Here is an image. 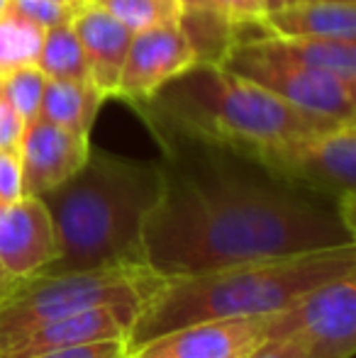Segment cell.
Here are the masks:
<instances>
[{
	"label": "cell",
	"mask_w": 356,
	"mask_h": 358,
	"mask_svg": "<svg viewBox=\"0 0 356 358\" xmlns=\"http://www.w3.org/2000/svg\"><path fill=\"white\" fill-rule=\"evenodd\" d=\"M164 149L162 193L142 229L162 278L356 244L337 203L276 173L249 151L147 120Z\"/></svg>",
	"instance_id": "cell-1"
},
{
	"label": "cell",
	"mask_w": 356,
	"mask_h": 358,
	"mask_svg": "<svg viewBox=\"0 0 356 358\" xmlns=\"http://www.w3.org/2000/svg\"><path fill=\"white\" fill-rule=\"evenodd\" d=\"M159 193V161L90 149L71 178L39 195L57 236V259L44 273L144 264L142 229Z\"/></svg>",
	"instance_id": "cell-2"
},
{
	"label": "cell",
	"mask_w": 356,
	"mask_h": 358,
	"mask_svg": "<svg viewBox=\"0 0 356 358\" xmlns=\"http://www.w3.org/2000/svg\"><path fill=\"white\" fill-rule=\"evenodd\" d=\"M347 273H356V244L164 278L134 315L124 346L129 354L154 336L180 327L271 315L303 292Z\"/></svg>",
	"instance_id": "cell-3"
},
{
	"label": "cell",
	"mask_w": 356,
	"mask_h": 358,
	"mask_svg": "<svg viewBox=\"0 0 356 358\" xmlns=\"http://www.w3.org/2000/svg\"><path fill=\"white\" fill-rule=\"evenodd\" d=\"M144 120L262 156L310 132L342 124L244 80L218 62H195L142 100Z\"/></svg>",
	"instance_id": "cell-4"
},
{
	"label": "cell",
	"mask_w": 356,
	"mask_h": 358,
	"mask_svg": "<svg viewBox=\"0 0 356 358\" xmlns=\"http://www.w3.org/2000/svg\"><path fill=\"white\" fill-rule=\"evenodd\" d=\"M162 280L144 264L32 275L0 300V339L95 307H120L137 315Z\"/></svg>",
	"instance_id": "cell-5"
},
{
	"label": "cell",
	"mask_w": 356,
	"mask_h": 358,
	"mask_svg": "<svg viewBox=\"0 0 356 358\" xmlns=\"http://www.w3.org/2000/svg\"><path fill=\"white\" fill-rule=\"evenodd\" d=\"M218 64L239 78L278 95L285 103L337 122H354L356 85L293 59L271 34L264 39L232 42Z\"/></svg>",
	"instance_id": "cell-6"
},
{
	"label": "cell",
	"mask_w": 356,
	"mask_h": 358,
	"mask_svg": "<svg viewBox=\"0 0 356 358\" xmlns=\"http://www.w3.org/2000/svg\"><path fill=\"white\" fill-rule=\"evenodd\" d=\"M276 173L339 205L352 224L356 193V127L342 122L262 154Z\"/></svg>",
	"instance_id": "cell-7"
},
{
	"label": "cell",
	"mask_w": 356,
	"mask_h": 358,
	"mask_svg": "<svg viewBox=\"0 0 356 358\" xmlns=\"http://www.w3.org/2000/svg\"><path fill=\"white\" fill-rule=\"evenodd\" d=\"M293 336L305 358H352L356 351V273L303 292L269 315V339Z\"/></svg>",
	"instance_id": "cell-8"
},
{
	"label": "cell",
	"mask_w": 356,
	"mask_h": 358,
	"mask_svg": "<svg viewBox=\"0 0 356 358\" xmlns=\"http://www.w3.org/2000/svg\"><path fill=\"white\" fill-rule=\"evenodd\" d=\"M269 341V315L188 324L154 336L127 358H247Z\"/></svg>",
	"instance_id": "cell-9"
},
{
	"label": "cell",
	"mask_w": 356,
	"mask_h": 358,
	"mask_svg": "<svg viewBox=\"0 0 356 358\" xmlns=\"http://www.w3.org/2000/svg\"><path fill=\"white\" fill-rule=\"evenodd\" d=\"M195 62L198 52L180 20L132 34L118 95L129 103H142Z\"/></svg>",
	"instance_id": "cell-10"
},
{
	"label": "cell",
	"mask_w": 356,
	"mask_h": 358,
	"mask_svg": "<svg viewBox=\"0 0 356 358\" xmlns=\"http://www.w3.org/2000/svg\"><path fill=\"white\" fill-rule=\"evenodd\" d=\"M57 259L52 217L37 195L0 203V266L17 280L47 271Z\"/></svg>",
	"instance_id": "cell-11"
},
{
	"label": "cell",
	"mask_w": 356,
	"mask_h": 358,
	"mask_svg": "<svg viewBox=\"0 0 356 358\" xmlns=\"http://www.w3.org/2000/svg\"><path fill=\"white\" fill-rule=\"evenodd\" d=\"M20 164H22L24 195H44L71 178L90 154L88 137L73 134L64 127L34 120L20 139Z\"/></svg>",
	"instance_id": "cell-12"
},
{
	"label": "cell",
	"mask_w": 356,
	"mask_h": 358,
	"mask_svg": "<svg viewBox=\"0 0 356 358\" xmlns=\"http://www.w3.org/2000/svg\"><path fill=\"white\" fill-rule=\"evenodd\" d=\"M134 312L120 307H95L71 317L52 320L24 329L8 339H0V358H32L73 344L100 339H124Z\"/></svg>",
	"instance_id": "cell-13"
},
{
	"label": "cell",
	"mask_w": 356,
	"mask_h": 358,
	"mask_svg": "<svg viewBox=\"0 0 356 358\" xmlns=\"http://www.w3.org/2000/svg\"><path fill=\"white\" fill-rule=\"evenodd\" d=\"M76 37L86 54V62L90 69V80L95 88L110 98L118 95L120 90V76L124 69V59L129 52V42H132V32L124 27L122 22L98 8L95 3L83 5L71 20Z\"/></svg>",
	"instance_id": "cell-14"
},
{
	"label": "cell",
	"mask_w": 356,
	"mask_h": 358,
	"mask_svg": "<svg viewBox=\"0 0 356 358\" xmlns=\"http://www.w3.org/2000/svg\"><path fill=\"white\" fill-rule=\"evenodd\" d=\"M262 24L278 39H356V8L354 3L337 0H293L266 10Z\"/></svg>",
	"instance_id": "cell-15"
},
{
	"label": "cell",
	"mask_w": 356,
	"mask_h": 358,
	"mask_svg": "<svg viewBox=\"0 0 356 358\" xmlns=\"http://www.w3.org/2000/svg\"><path fill=\"white\" fill-rule=\"evenodd\" d=\"M105 95L93 80H52L47 78L39 105V120L88 137Z\"/></svg>",
	"instance_id": "cell-16"
},
{
	"label": "cell",
	"mask_w": 356,
	"mask_h": 358,
	"mask_svg": "<svg viewBox=\"0 0 356 358\" xmlns=\"http://www.w3.org/2000/svg\"><path fill=\"white\" fill-rule=\"evenodd\" d=\"M37 66L52 80H90L86 54L71 22L44 29Z\"/></svg>",
	"instance_id": "cell-17"
},
{
	"label": "cell",
	"mask_w": 356,
	"mask_h": 358,
	"mask_svg": "<svg viewBox=\"0 0 356 358\" xmlns=\"http://www.w3.org/2000/svg\"><path fill=\"white\" fill-rule=\"evenodd\" d=\"M44 27L5 5L0 13V78L22 66H37Z\"/></svg>",
	"instance_id": "cell-18"
},
{
	"label": "cell",
	"mask_w": 356,
	"mask_h": 358,
	"mask_svg": "<svg viewBox=\"0 0 356 358\" xmlns=\"http://www.w3.org/2000/svg\"><path fill=\"white\" fill-rule=\"evenodd\" d=\"M278 39V37H276ZM278 44L298 62L322 69L347 83L356 85V39L337 37H305V39H278Z\"/></svg>",
	"instance_id": "cell-19"
},
{
	"label": "cell",
	"mask_w": 356,
	"mask_h": 358,
	"mask_svg": "<svg viewBox=\"0 0 356 358\" xmlns=\"http://www.w3.org/2000/svg\"><path fill=\"white\" fill-rule=\"evenodd\" d=\"M90 3L110 13L132 34L166 22H178L185 13L178 0H90Z\"/></svg>",
	"instance_id": "cell-20"
},
{
	"label": "cell",
	"mask_w": 356,
	"mask_h": 358,
	"mask_svg": "<svg viewBox=\"0 0 356 358\" xmlns=\"http://www.w3.org/2000/svg\"><path fill=\"white\" fill-rule=\"evenodd\" d=\"M44 85H47V76L39 71V66H22L17 71L8 73L5 78H0V88L8 95L10 105L20 115L24 127L39 117Z\"/></svg>",
	"instance_id": "cell-21"
},
{
	"label": "cell",
	"mask_w": 356,
	"mask_h": 358,
	"mask_svg": "<svg viewBox=\"0 0 356 358\" xmlns=\"http://www.w3.org/2000/svg\"><path fill=\"white\" fill-rule=\"evenodd\" d=\"M86 3L83 0H8V5H13L17 13H22L24 17H29L44 29L71 22Z\"/></svg>",
	"instance_id": "cell-22"
},
{
	"label": "cell",
	"mask_w": 356,
	"mask_h": 358,
	"mask_svg": "<svg viewBox=\"0 0 356 358\" xmlns=\"http://www.w3.org/2000/svg\"><path fill=\"white\" fill-rule=\"evenodd\" d=\"M203 8L220 15L229 27L262 24L266 15V0H203Z\"/></svg>",
	"instance_id": "cell-23"
},
{
	"label": "cell",
	"mask_w": 356,
	"mask_h": 358,
	"mask_svg": "<svg viewBox=\"0 0 356 358\" xmlns=\"http://www.w3.org/2000/svg\"><path fill=\"white\" fill-rule=\"evenodd\" d=\"M32 358H127V346H124V339H100L88 341V344L64 346V349H54Z\"/></svg>",
	"instance_id": "cell-24"
},
{
	"label": "cell",
	"mask_w": 356,
	"mask_h": 358,
	"mask_svg": "<svg viewBox=\"0 0 356 358\" xmlns=\"http://www.w3.org/2000/svg\"><path fill=\"white\" fill-rule=\"evenodd\" d=\"M20 198H24L20 151L0 149V203H15Z\"/></svg>",
	"instance_id": "cell-25"
},
{
	"label": "cell",
	"mask_w": 356,
	"mask_h": 358,
	"mask_svg": "<svg viewBox=\"0 0 356 358\" xmlns=\"http://www.w3.org/2000/svg\"><path fill=\"white\" fill-rule=\"evenodd\" d=\"M24 132V122L15 108L10 105L8 95L0 88V149H17Z\"/></svg>",
	"instance_id": "cell-26"
},
{
	"label": "cell",
	"mask_w": 356,
	"mask_h": 358,
	"mask_svg": "<svg viewBox=\"0 0 356 358\" xmlns=\"http://www.w3.org/2000/svg\"><path fill=\"white\" fill-rule=\"evenodd\" d=\"M247 358H305V349L298 339L283 336V339H269L252 351Z\"/></svg>",
	"instance_id": "cell-27"
},
{
	"label": "cell",
	"mask_w": 356,
	"mask_h": 358,
	"mask_svg": "<svg viewBox=\"0 0 356 358\" xmlns=\"http://www.w3.org/2000/svg\"><path fill=\"white\" fill-rule=\"evenodd\" d=\"M17 285H20V280L15 278V275H10L8 271L0 266V300H3L5 295H10Z\"/></svg>",
	"instance_id": "cell-28"
},
{
	"label": "cell",
	"mask_w": 356,
	"mask_h": 358,
	"mask_svg": "<svg viewBox=\"0 0 356 358\" xmlns=\"http://www.w3.org/2000/svg\"><path fill=\"white\" fill-rule=\"evenodd\" d=\"M178 3L183 5L185 10H200V8H203V0H178Z\"/></svg>",
	"instance_id": "cell-29"
},
{
	"label": "cell",
	"mask_w": 356,
	"mask_h": 358,
	"mask_svg": "<svg viewBox=\"0 0 356 358\" xmlns=\"http://www.w3.org/2000/svg\"><path fill=\"white\" fill-rule=\"evenodd\" d=\"M285 3H293V0H266V10H273L278 5H285Z\"/></svg>",
	"instance_id": "cell-30"
},
{
	"label": "cell",
	"mask_w": 356,
	"mask_h": 358,
	"mask_svg": "<svg viewBox=\"0 0 356 358\" xmlns=\"http://www.w3.org/2000/svg\"><path fill=\"white\" fill-rule=\"evenodd\" d=\"M5 5H8V0H0V13L5 10Z\"/></svg>",
	"instance_id": "cell-31"
},
{
	"label": "cell",
	"mask_w": 356,
	"mask_h": 358,
	"mask_svg": "<svg viewBox=\"0 0 356 358\" xmlns=\"http://www.w3.org/2000/svg\"><path fill=\"white\" fill-rule=\"evenodd\" d=\"M337 3H356V0H337Z\"/></svg>",
	"instance_id": "cell-32"
},
{
	"label": "cell",
	"mask_w": 356,
	"mask_h": 358,
	"mask_svg": "<svg viewBox=\"0 0 356 358\" xmlns=\"http://www.w3.org/2000/svg\"><path fill=\"white\" fill-rule=\"evenodd\" d=\"M83 3H86V0H83Z\"/></svg>",
	"instance_id": "cell-33"
}]
</instances>
